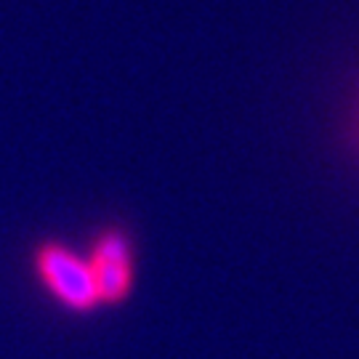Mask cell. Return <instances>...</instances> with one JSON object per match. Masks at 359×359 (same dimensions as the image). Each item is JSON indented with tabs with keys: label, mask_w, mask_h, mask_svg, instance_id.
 Returning <instances> with one entry per match:
<instances>
[{
	"label": "cell",
	"mask_w": 359,
	"mask_h": 359,
	"mask_svg": "<svg viewBox=\"0 0 359 359\" xmlns=\"http://www.w3.org/2000/svg\"><path fill=\"white\" fill-rule=\"evenodd\" d=\"M29 266L35 283L59 309L77 317H86L102 309L86 253L75 250L65 240L46 237L32 245Z\"/></svg>",
	"instance_id": "1"
},
{
	"label": "cell",
	"mask_w": 359,
	"mask_h": 359,
	"mask_svg": "<svg viewBox=\"0 0 359 359\" xmlns=\"http://www.w3.org/2000/svg\"><path fill=\"white\" fill-rule=\"evenodd\" d=\"M86 261L93 274L102 309H117L128 304L136 290L139 258L136 243L123 224H102L90 234L86 248Z\"/></svg>",
	"instance_id": "2"
}]
</instances>
